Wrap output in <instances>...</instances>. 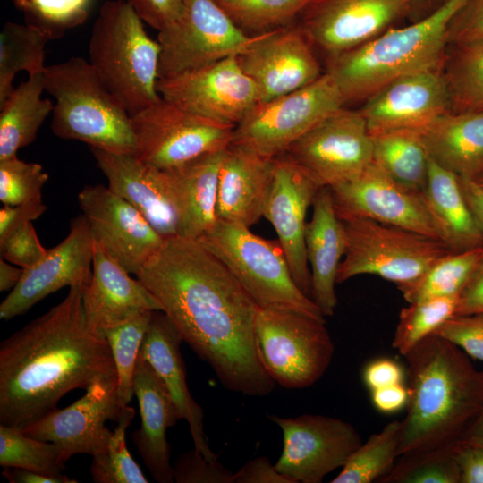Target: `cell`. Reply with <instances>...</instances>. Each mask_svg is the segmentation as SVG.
Wrapping results in <instances>:
<instances>
[{"mask_svg": "<svg viewBox=\"0 0 483 483\" xmlns=\"http://www.w3.org/2000/svg\"><path fill=\"white\" fill-rule=\"evenodd\" d=\"M135 275L225 389L258 397L273 392L276 384L257 349L259 307L202 243L165 239Z\"/></svg>", "mask_w": 483, "mask_h": 483, "instance_id": "1", "label": "cell"}, {"mask_svg": "<svg viewBox=\"0 0 483 483\" xmlns=\"http://www.w3.org/2000/svg\"><path fill=\"white\" fill-rule=\"evenodd\" d=\"M0 345V424L24 429L70 391L117 378L106 339L88 326L81 288Z\"/></svg>", "mask_w": 483, "mask_h": 483, "instance_id": "2", "label": "cell"}, {"mask_svg": "<svg viewBox=\"0 0 483 483\" xmlns=\"http://www.w3.org/2000/svg\"><path fill=\"white\" fill-rule=\"evenodd\" d=\"M404 357L410 394L398 457L459 442L483 409V371L434 333Z\"/></svg>", "mask_w": 483, "mask_h": 483, "instance_id": "3", "label": "cell"}, {"mask_svg": "<svg viewBox=\"0 0 483 483\" xmlns=\"http://www.w3.org/2000/svg\"><path fill=\"white\" fill-rule=\"evenodd\" d=\"M466 1L448 0L420 21L391 28L357 48L327 57L325 72L335 82L344 104L363 102L401 76L443 66L448 24Z\"/></svg>", "mask_w": 483, "mask_h": 483, "instance_id": "4", "label": "cell"}, {"mask_svg": "<svg viewBox=\"0 0 483 483\" xmlns=\"http://www.w3.org/2000/svg\"><path fill=\"white\" fill-rule=\"evenodd\" d=\"M45 91L55 98L51 129L64 140L90 148L135 154L131 115L82 57L46 66Z\"/></svg>", "mask_w": 483, "mask_h": 483, "instance_id": "5", "label": "cell"}, {"mask_svg": "<svg viewBox=\"0 0 483 483\" xmlns=\"http://www.w3.org/2000/svg\"><path fill=\"white\" fill-rule=\"evenodd\" d=\"M160 46L146 32L130 0H108L99 11L89 42V64L132 115L158 101Z\"/></svg>", "mask_w": 483, "mask_h": 483, "instance_id": "6", "label": "cell"}, {"mask_svg": "<svg viewBox=\"0 0 483 483\" xmlns=\"http://www.w3.org/2000/svg\"><path fill=\"white\" fill-rule=\"evenodd\" d=\"M198 241L226 266L259 309L293 311L326 322L319 308L295 283L278 241L221 220Z\"/></svg>", "mask_w": 483, "mask_h": 483, "instance_id": "7", "label": "cell"}, {"mask_svg": "<svg viewBox=\"0 0 483 483\" xmlns=\"http://www.w3.org/2000/svg\"><path fill=\"white\" fill-rule=\"evenodd\" d=\"M346 251L336 284L375 275L397 286L415 281L440 258L453 252L443 242L368 218L342 220Z\"/></svg>", "mask_w": 483, "mask_h": 483, "instance_id": "8", "label": "cell"}, {"mask_svg": "<svg viewBox=\"0 0 483 483\" xmlns=\"http://www.w3.org/2000/svg\"><path fill=\"white\" fill-rule=\"evenodd\" d=\"M325 323L293 311L259 309L255 322L258 353L275 384L299 389L322 377L335 352Z\"/></svg>", "mask_w": 483, "mask_h": 483, "instance_id": "9", "label": "cell"}, {"mask_svg": "<svg viewBox=\"0 0 483 483\" xmlns=\"http://www.w3.org/2000/svg\"><path fill=\"white\" fill-rule=\"evenodd\" d=\"M344 101L331 76L266 102H259L234 127L232 144L275 158Z\"/></svg>", "mask_w": 483, "mask_h": 483, "instance_id": "10", "label": "cell"}, {"mask_svg": "<svg viewBox=\"0 0 483 483\" xmlns=\"http://www.w3.org/2000/svg\"><path fill=\"white\" fill-rule=\"evenodd\" d=\"M135 156L158 169L182 165L201 155L222 151L234 127L188 112L161 98L131 115Z\"/></svg>", "mask_w": 483, "mask_h": 483, "instance_id": "11", "label": "cell"}, {"mask_svg": "<svg viewBox=\"0 0 483 483\" xmlns=\"http://www.w3.org/2000/svg\"><path fill=\"white\" fill-rule=\"evenodd\" d=\"M254 37L239 30L215 0H183L181 16L158 31V78L237 55Z\"/></svg>", "mask_w": 483, "mask_h": 483, "instance_id": "12", "label": "cell"}, {"mask_svg": "<svg viewBox=\"0 0 483 483\" xmlns=\"http://www.w3.org/2000/svg\"><path fill=\"white\" fill-rule=\"evenodd\" d=\"M321 187H331L360 174L373 160V138L359 110L341 107L287 150Z\"/></svg>", "mask_w": 483, "mask_h": 483, "instance_id": "13", "label": "cell"}, {"mask_svg": "<svg viewBox=\"0 0 483 483\" xmlns=\"http://www.w3.org/2000/svg\"><path fill=\"white\" fill-rule=\"evenodd\" d=\"M268 418L283 433V451L275 466L292 483L322 482L362 443L356 428L337 418L318 414Z\"/></svg>", "mask_w": 483, "mask_h": 483, "instance_id": "14", "label": "cell"}, {"mask_svg": "<svg viewBox=\"0 0 483 483\" xmlns=\"http://www.w3.org/2000/svg\"><path fill=\"white\" fill-rule=\"evenodd\" d=\"M157 90L188 112L233 127L259 102L258 88L236 55L158 79Z\"/></svg>", "mask_w": 483, "mask_h": 483, "instance_id": "15", "label": "cell"}, {"mask_svg": "<svg viewBox=\"0 0 483 483\" xmlns=\"http://www.w3.org/2000/svg\"><path fill=\"white\" fill-rule=\"evenodd\" d=\"M328 188L341 220L368 218L440 241L421 191L396 181L373 160L354 178Z\"/></svg>", "mask_w": 483, "mask_h": 483, "instance_id": "16", "label": "cell"}, {"mask_svg": "<svg viewBox=\"0 0 483 483\" xmlns=\"http://www.w3.org/2000/svg\"><path fill=\"white\" fill-rule=\"evenodd\" d=\"M411 0H314L298 23L327 57L357 48L407 18Z\"/></svg>", "mask_w": 483, "mask_h": 483, "instance_id": "17", "label": "cell"}, {"mask_svg": "<svg viewBox=\"0 0 483 483\" xmlns=\"http://www.w3.org/2000/svg\"><path fill=\"white\" fill-rule=\"evenodd\" d=\"M78 202L94 242L129 274L136 275L165 241L136 208L108 186H85Z\"/></svg>", "mask_w": 483, "mask_h": 483, "instance_id": "18", "label": "cell"}, {"mask_svg": "<svg viewBox=\"0 0 483 483\" xmlns=\"http://www.w3.org/2000/svg\"><path fill=\"white\" fill-rule=\"evenodd\" d=\"M236 58L256 84L259 102L306 87L324 73L313 45L298 22L255 36Z\"/></svg>", "mask_w": 483, "mask_h": 483, "instance_id": "19", "label": "cell"}, {"mask_svg": "<svg viewBox=\"0 0 483 483\" xmlns=\"http://www.w3.org/2000/svg\"><path fill=\"white\" fill-rule=\"evenodd\" d=\"M123 407L117 398V378L103 380L88 387L71 405L53 410L22 431L58 445L65 462L80 453L94 456L109 444L113 431L106 426V420L117 421Z\"/></svg>", "mask_w": 483, "mask_h": 483, "instance_id": "20", "label": "cell"}, {"mask_svg": "<svg viewBox=\"0 0 483 483\" xmlns=\"http://www.w3.org/2000/svg\"><path fill=\"white\" fill-rule=\"evenodd\" d=\"M359 111L371 136L404 129L421 131L452 112L443 66L393 80L365 99Z\"/></svg>", "mask_w": 483, "mask_h": 483, "instance_id": "21", "label": "cell"}, {"mask_svg": "<svg viewBox=\"0 0 483 483\" xmlns=\"http://www.w3.org/2000/svg\"><path fill=\"white\" fill-rule=\"evenodd\" d=\"M93 258L94 239L81 215L72 221L67 236L60 243L47 250L38 264L24 268L20 282L0 305V318L21 316L64 286L78 285L82 292L91 279Z\"/></svg>", "mask_w": 483, "mask_h": 483, "instance_id": "22", "label": "cell"}, {"mask_svg": "<svg viewBox=\"0 0 483 483\" xmlns=\"http://www.w3.org/2000/svg\"><path fill=\"white\" fill-rule=\"evenodd\" d=\"M322 188L287 154L275 157L274 181L264 211L273 225L300 289L311 298V275L306 255V216Z\"/></svg>", "mask_w": 483, "mask_h": 483, "instance_id": "23", "label": "cell"}, {"mask_svg": "<svg viewBox=\"0 0 483 483\" xmlns=\"http://www.w3.org/2000/svg\"><path fill=\"white\" fill-rule=\"evenodd\" d=\"M130 275L94 242L92 275L82 291L87 324L94 333L103 335L141 312L162 310L146 286Z\"/></svg>", "mask_w": 483, "mask_h": 483, "instance_id": "24", "label": "cell"}, {"mask_svg": "<svg viewBox=\"0 0 483 483\" xmlns=\"http://www.w3.org/2000/svg\"><path fill=\"white\" fill-rule=\"evenodd\" d=\"M274 170L275 158L231 143L218 175L216 219L247 227L256 224L264 216Z\"/></svg>", "mask_w": 483, "mask_h": 483, "instance_id": "25", "label": "cell"}, {"mask_svg": "<svg viewBox=\"0 0 483 483\" xmlns=\"http://www.w3.org/2000/svg\"><path fill=\"white\" fill-rule=\"evenodd\" d=\"M133 390L140 407V426L131 440L152 478L158 483L174 482L171 446L166 429L181 419L165 384L149 363L139 354Z\"/></svg>", "mask_w": 483, "mask_h": 483, "instance_id": "26", "label": "cell"}, {"mask_svg": "<svg viewBox=\"0 0 483 483\" xmlns=\"http://www.w3.org/2000/svg\"><path fill=\"white\" fill-rule=\"evenodd\" d=\"M176 326L162 310H153L140 354L149 363L169 391L181 419L189 425L194 447L212 462L217 455L208 445L204 431V411L192 397L186 382V371Z\"/></svg>", "mask_w": 483, "mask_h": 483, "instance_id": "27", "label": "cell"}, {"mask_svg": "<svg viewBox=\"0 0 483 483\" xmlns=\"http://www.w3.org/2000/svg\"><path fill=\"white\" fill-rule=\"evenodd\" d=\"M90 150L111 191L136 208L165 239L177 236L162 169L143 163L134 154Z\"/></svg>", "mask_w": 483, "mask_h": 483, "instance_id": "28", "label": "cell"}, {"mask_svg": "<svg viewBox=\"0 0 483 483\" xmlns=\"http://www.w3.org/2000/svg\"><path fill=\"white\" fill-rule=\"evenodd\" d=\"M225 149L162 170L178 237L198 240L216 222L218 175Z\"/></svg>", "mask_w": 483, "mask_h": 483, "instance_id": "29", "label": "cell"}, {"mask_svg": "<svg viewBox=\"0 0 483 483\" xmlns=\"http://www.w3.org/2000/svg\"><path fill=\"white\" fill-rule=\"evenodd\" d=\"M311 206L312 216L305 229L311 299L325 317H330L337 305L335 284L341 258L346 251L345 229L328 187L319 189Z\"/></svg>", "mask_w": 483, "mask_h": 483, "instance_id": "30", "label": "cell"}, {"mask_svg": "<svg viewBox=\"0 0 483 483\" xmlns=\"http://www.w3.org/2000/svg\"><path fill=\"white\" fill-rule=\"evenodd\" d=\"M428 157L458 176L483 174V110L448 112L422 129Z\"/></svg>", "mask_w": 483, "mask_h": 483, "instance_id": "31", "label": "cell"}, {"mask_svg": "<svg viewBox=\"0 0 483 483\" xmlns=\"http://www.w3.org/2000/svg\"><path fill=\"white\" fill-rule=\"evenodd\" d=\"M421 192L439 240L452 251L483 246L482 233L464 198L458 175L429 157Z\"/></svg>", "mask_w": 483, "mask_h": 483, "instance_id": "32", "label": "cell"}, {"mask_svg": "<svg viewBox=\"0 0 483 483\" xmlns=\"http://www.w3.org/2000/svg\"><path fill=\"white\" fill-rule=\"evenodd\" d=\"M44 72L29 76L0 105V160L17 156L33 142L54 104L42 98Z\"/></svg>", "mask_w": 483, "mask_h": 483, "instance_id": "33", "label": "cell"}, {"mask_svg": "<svg viewBox=\"0 0 483 483\" xmlns=\"http://www.w3.org/2000/svg\"><path fill=\"white\" fill-rule=\"evenodd\" d=\"M372 138L373 161L396 181L422 191L429 157L420 131L396 130Z\"/></svg>", "mask_w": 483, "mask_h": 483, "instance_id": "34", "label": "cell"}, {"mask_svg": "<svg viewBox=\"0 0 483 483\" xmlns=\"http://www.w3.org/2000/svg\"><path fill=\"white\" fill-rule=\"evenodd\" d=\"M483 260V246L451 252L415 281L397 286L409 303L458 296Z\"/></svg>", "mask_w": 483, "mask_h": 483, "instance_id": "35", "label": "cell"}, {"mask_svg": "<svg viewBox=\"0 0 483 483\" xmlns=\"http://www.w3.org/2000/svg\"><path fill=\"white\" fill-rule=\"evenodd\" d=\"M50 39L27 24L6 22L0 33V105L14 89L13 81L21 71L29 76L43 72L45 47Z\"/></svg>", "mask_w": 483, "mask_h": 483, "instance_id": "36", "label": "cell"}, {"mask_svg": "<svg viewBox=\"0 0 483 483\" xmlns=\"http://www.w3.org/2000/svg\"><path fill=\"white\" fill-rule=\"evenodd\" d=\"M443 74L452 112L483 110V41L448 46Z\"/></svg>", "mask_w": 483, "mask_h": 483, "instance_id": "37", "label": "cell"}, {"mask_svg": "<svg viewBox=\"0 0 483 483\" xmlns=\"http://www.w3.org/2000/svg\"><path fill=\"white\" fill-rule=\"evenodd\" d=\"M402 420L387 423L352 453L332 483H370L390 471L398 459Z\"/></svg>", "mask_w": 483, "mask_h": 483, "instance_id": "38", "label": "cell"}, {"mask_svg": "<svg viewBox=\"0 0 483 483\" xmlns=\"http://www.w3.org/2000/svg\"><path fill=\"white\" fill-rule=\"evenodd\" d=\"M244 34L254 37L298 21L314 0H215Z\"/></svg>", "mask_w": 483, "mask_h": 483, "instance_id": "39", "label": "cell"}, {"mask_svg": "<svg viewBox=\"0 0 483 483\" xmlns=\"http://www.w3.org/2000/svg\"><path fill=\"white\" fill-rule=\"evenodd\" d=\"M65 462L58 445L27 436L20 428L0 424L1 466L61 476Z\"/></svg>", "mask_w": 483, "mask_h": 483, "instance_id": "40", "label": "cell"}, {"mask_svg": "<svg viewBox=\"0 0 483 483\" xmlns=\"http://www.w3.org/2000/svg\"><path fill=\"white\" fill-rule=\"evenodd\" d=\"M152 311L141 312L106 329L103 336L112 352L117 374V398L123 407L134 395L133 377L140 346L148 330Z\"/></svg>", "mask_w": 483, "mask_h": 483, "instance_id": "41", "label": "cell"}, {"mask_svg": "<svg viewBox=\"0 0 483 483\" xmlns=\"http://www.w3.org/2000/svg\"><path fill=\"white\" fill-rule=\"evenodd\" d=\"M455 445L402 455L379 482L460 483Z\"/></svg>", "mask_w": 483, "mask_h": 483, "instance_id": "42", "label": "cell"}, {"mask_svg": "<svg viewBox=\"0 0 483 483\" xmlns=\"http://www.w3.org/2000/svg\"><path fill=\"white\" fill-rule=\"evenodd\" d=\"M458 296L441 297L410 303L402 309L392 346L406 355L455 315Z\"/></svg>", "mask_w": 483, "mask_h": 483, "instance_id": "43", "label": "cell"}, {"mask_svg": "<svg viewBox=\"0 0 483 483\" xmlns=\"http://www.w3.org/2000/svg\"><path fill=\"white\" fill-rule=\"evenodd\" d=\"M135 410L124 406L113 430L109 444L101 453L92 456L90 475L95 483H148V479L127 448L125 435Z\"/></svg>", "mask_w": 483, "mask_h": 483, "instance_id": "44", "label": "cell"}, {"mask_svg": "<svg viewBox=\"0 0 483 483\" xmlns=\"http://www.w3.org/2000/svg\"><path fill=\"white\" fill-rule=\"evenodd\" d=\"M23 13L25 24L43 32L50 40L62 38L82 24L89 14L90 0H13Z\"/></svg>", "mask_w": 483, "mask_h": 483, "instance_id": "45", "label": "cell"}, {"mask_svg": "<svg viewBox=\"0 0 483 483\" xmlns=\"http://www.w3.org/2000/svg\"><path fill=\"white\" fill-rule=\"evenodd\" d=\"M48 180L41 165L29 163L17 156L0 160V201L16 206L41 199V191Z\"/></svg>", "mask_w": 483, "mask_h": 483, "instance_id": "46", "label": "cell"}, {"mask_svg": "<svg viewBox=\"0 0 483 483\" xmlns=\"http://www.w3.org/2000/svg\"><path fill=\"white\" fill-rule=\"evenodd\" d=\"M173 469L176 483H233L230 470L218 460H207L195 447L181 453Z\"/></svg>", "mask_w": 483, "mask_h": 483, "instance_id": "47", "label": "cell"}, {"mask_svg": "<svg viewBox=\"0 0 483 483\" xmlns=\"http://www.w3.org/2000/svg\"><path fill=\"white\" fill-rule=\"evenodd\" d=\"M434 334L451 341L470 358L483 361V314L453 316Z\"/></svg>", "mask_w": 483, "mask_h": 483, "instance_id": "48", "label": "cell"}, {"mask_svg": "<svg viewBox=\"0 0 483 483\" xmlns=\"http://www.w3.org/2000/svg\"><path fill=\"white\" fill-rule=\"evenodd\" d=\"M448 46L483 41V0H467L455 13L446 30Z\"/></svg>", "mask_w": 483, "mask_h": 483, "instance_id": "49", "label": "cell"}, {"mask_svg": "<svg viewBox=\"0 0 483 483\" xmlns=\"http://www.w3.org/2000/svg\"><path fill=\"white\" fill-rule=\"evenodd\" d=\"M1 258L22 268L38 264L47 250L41 244L32 222L13 234L0 247Z\"/></svg>", "mask_w": 483, "mask_h": 483, "instance_id": "50", "label": "cell"}, {"mask_svg": "<svg viewBox=\"0 0 483 483\" xmlns=\"http://www.w3.org/2000/svg\"><path fill=\"white\" fill-rule=\"evenodd\" d=\"M47 210L42 199L16 206L4 205L0 209V247L27 224L38 218Z\"/></svg>", "mask_w": 483, "mask_h": 483, "instance_id": "51", "label": "cell"}, {"mask_svg": "<svg viewBox=\"0 0 483 483\" xmlns=\"http://www.w3.org/2000/svg\"><path fill=\"white\" fill-rule=\"evenodd\" d=\"M140 18L158 31L175 21L183 10V0H130Z\"/></svg>", "mask_w": 483, "mask_h": 483, "instance_id": "52", "label": "cell"}, {"mask_svg": "<svg viewBox=\"0 0 483 483\" xmlns=\"http://www.w3.org/2000/svg\"><path fill=\"white\" fill-rule=\"evenodd\" d=\"M362 377L366 386L372 391L402 383L404 371L397 361L389 358H378L365 366Z\"/></svg>", "mask_w": 483, "mask_h": 483, "instance_id": "53", "label": "cell"}, {"mask_svg": "<svg viewBox=\"0 0 483 483\" xmlns=\"http://www.w3.org/2000/svg\"><path fill=\"white\" fill-rule=\"evenodd\" d=\"M233 483H292L281 474L266 456L246 462L233 475Z\"/></svg>", "mask_w": 483, "mask_h": 483, "instance_id": "54", "label": "cell"}, {"mask_svg": "<svg viewBox=\"0 0 483 483\" xmlns=\"http://www.w3.org/2000/svg\"><path fill=\"white\" fill-rule=\"evenodd\" d=\"M454 455L460 470V483H483V447L457 442Z\"/></svg>", "mask_w": 483, "mask_h": 483, "instance_id": "55", "label": "cell"}, {"mask_svg": "<svg viewBox=\"0 0 483 483\" xmlns=\"http://www.w3.org/2000/svg\"><path fill=\"white\" fill-rule=\"evenodd\" d=\"M483 314V260L458 295L454 316Z\"/></svg>", "mask_w": 483, "mask_h": 483, "instance_id": "56", "label": "cell"}, {"mask_svg": "<svg viewBox=\"0 0 483 483\" xmlns=\"http://www.w3.org/2000/svg\"><path fill=\"white\" fill-rule=\"evenodd\" d=\"M371 392V400L375 408L382 413H394L407 406L409 388L402 383L395 384Z\"/></svg>", "mask_w": 483, "mask_h": 483, "instance_id": "57", "label": "cell"}, {"mask_svg": "<svg viewBox=\"0 0 483 483\" xmlns=\"http://www.w3.org/2000/svg\"><path fill=\"white\" fill-rule=\"evenodd\" d=\"M2 475L11 483H76L68 476H52L46 473L21 468H5Z\"/></svg>", "mask_w": 483, "mask_h": 483, "instance_id": "58", "label": "cell"}, {"mask_svg": "<svg viewBox=\"0 0 483 483\" xmlns=\"http://www.w3.org/2000/svg\"><path fill=\"white\" fill-rule=\"evenodd\" d=\"M464 198L483 236V188L473 178L458 176Z\"/></svg>", "mask_w": 483, "mask_h": 483, "instance_id": "59", "label": "cell"}, {"mask_svg": "<svg viewBox=\"0 0 483 483\" xmlns=\"http://www.w3.org/2000/svg\"><path fill=\"white\" fill-rule=\"evenodd\" d=\"M448 0H411L407 20L412 23L420 21L444 5Z\"/></svg>", "mask_w": 483, "mask_h": 483, "instance_id": "60", "label": "cell"}, {"mask_svg": "<svg viewBox=\"0 0 483 483\" xmlns=\"http://www.w3.org/2000/svg\"><path fill=\"white\" fill-rule=\"evenodd\" d=\"M4 258L0 259V291H12L20 282L24 268L14 267Z\"/></svg>", "mask_w": 483, "mask_h": 483, "instance_id": "61", "label": "cell"}, {"mask_svg": "<svg viewBox=\"0 0 483 483\" xmlns=\"http://www.w3.org/2000/svg\"><path fill=\"white\" fill-rule=\"evenodd\" d=\"M459 443L483 447V409L462 436Z\"/></svg>", "mask_w": 483, "mask_h": 483, "instance_id": "62", "label": "cell"}, {"mask_svg": "<svg viewBox=\"0 0 483 483\" xmlns=\"http://www.w3.org/2000/svg\"><path fill=\"white\" fill-rule=\"evenodd\" d=\"M477 182L483 188V174L475 179Z\"/></svg>", "mask_w": 483, "mask_h": 483, "instance_id": "63", "label": "cell"}]
</instances>
